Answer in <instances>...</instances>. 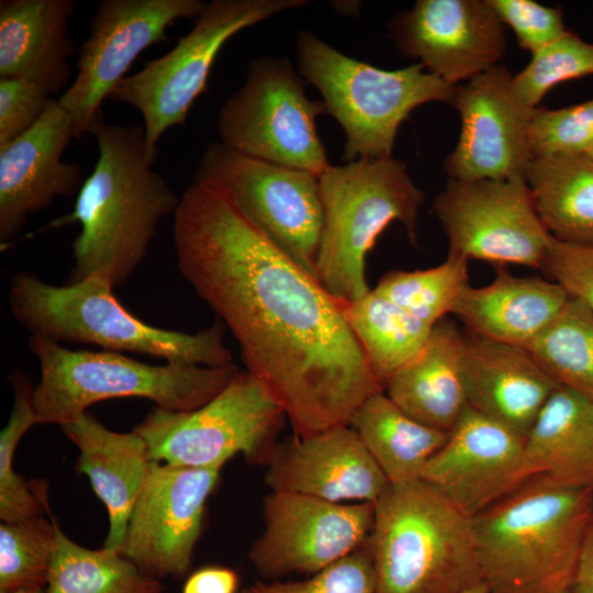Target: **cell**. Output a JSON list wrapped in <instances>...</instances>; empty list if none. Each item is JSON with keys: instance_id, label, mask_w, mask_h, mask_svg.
<instances>
[{"instance_id": "obj_4", "label": "cell", "mask_w": 593, "mask_h": 593, "mask_svg": "<svg viewBox=\"0 0 593 593\" xmlns=\"http://www.w3.org/2000/svg\"><path fill=\"white\" fill-rule=\"evenodd\" d=\"M9 309L31 336L58 344H90L166 362L234 363L224 342L226 327L217 317L193 334L152 326L127 311L113 288L99 278L55 286L32 271L20 270L10 280Z\"/></svg>"}, {"instance_id": "obj_9", "label": "cell", "mask_w": 593, "mask_h": 593, "mask_svg": "<svg viewBox=\"0 0 593 593\" xmlns=\"http://www.w3.org/2000/svg\"><path fill=\"white\" fill-rule=\"evenodd\" d=\"M305 0H212L192 29L166 54L148 60L115 87L110 99L132 105L143 118L148 159L171 127L184 124L194 101L208 88L212 66L235 34Z\"/></svg>"}, {"instance_id": "obj_37", "label": "cell", "mask_w": 593, "mask_h": 593, "mask_svg": "<svg viewBox=\"0 0 593 593\" xmlns=\"http://www.w3.org/2000/svg\"><path fill=\"white\" fill-rule=\"evenodd\" d=\"M247 593H377L369 539L360 548L302 581L258 580Z\"/></svg>"}, {"instance_id": "obj_33", "label": "cell", "mask_w": 593, "mask_h": 593, "mask_svg": "<svg viewBox=\"0 0 593 593\" xmlns=\"http://www.w3.org/2000/svg\"><path fill=\"white\" fill-rule=\"evenodd\" d=\"M13 388V405L8 423L0 433V518L15 523L43 516L47 496L40 494L23 477L13 470L16 447L24 434L38 424L34 404V387L21 370L9 376Z\"/></svg>"}, {"instance_id": "obj_47", "label": "cell", "mask_w": 593, "mask_h": 593, "mask_svg": "<svg viewBox=\"0 0 593 593\" xmlns=\"http://www.w3.org/2000/svg\"><path fill=\"white\" fill-rule=\"evenodd\" d=\"M559 593H572V592H571V590L569 589V590H564V591L559 592Z\"/></svg>"}, {"instance_id": "obj_2", "label": "cell", "mask_w": 593, "mask_h": 593, "mask_svg": "<svg viewBox=\"0 0 593 593\" xmlns=\"http://www.w3.org/2000/svg\"><path fill=\"white\" fill-rule=\"evenodd\" d=\"M89 133L98 147L93 170L72 212L52 225L79 223L81 228L66 283L99 278L114 289L145 260L159 224L174 216L180 198L148 159L143 126L109 123L100 111Z\"/></svg>"}, {"instance_id": "obj_46", "label": "cell", "mask_w": 593, "mask_h": 593, "mask_svg": "<svg viewBox=\"0 0 593 593\" xmlns=\"http://www.w3.org/2000/svg\"><path fill=\"white\" fill-rule=\"evenodd\" d=\"M586 156L593 160V146L589 149Z\"/></svg>"}, {"instance_id": "obj_44", "label": "cell", "mask_w": 593, "mask_h": 593, "mask_svg": "<svg viewBox=\"0 0 593 593\" xmlns=\"http://www.w3.org/2000/svg\"><path fill=\"white\" fill-rule=\"evenodd\" d=\"M461 593H489L485 584L482 582V583H479Z\"/></svg>"}, {"instance_id": "obj_6", "label": "cell", "mask_w": 593, "mask_h": 593, "mask_svg": "<svg viewBox=\"0 0 593 593\" xmlns=\"http://www.w3.org/2000/svg\"><path fill=\"white\" fill-rule=\"evenodd\" d=\"M29 348L41 370L34 387L38 423L60 427L89 406L118 398H142L160 409L192 411L216 396L239 371L235 363L150 365L115 351L71 350L34 336Z\"/></svg>"}, {"instance_id": "obj_17", "label": "cell", "mask_w": 593, "mask_h": 593, "mask_svg": "<svg viewBox=\"0 0 593 593\" xmlns=\"http://www.w3.org/2000/svg\"><path fill=\"white\" fill-rule=\"evenodd\" d=\"M504 65L455 87L452 105L461 119L459 139L444 168L449 179L524 176L533 160L530 130L537 108L518 96Z\"/></svg>"}, {"instance_id": "obj_16", "label": "cell", "mask_w": 593, "mask_h": 593, "mask_svg": "<svg viewBox=\"0 0 593 593\" xmlns=\"http://www.w3.org/2000/svg\"><path fill=\"white\" fill-rule=\"evenodd\" d=\"M220 472L152 461L118 551L153 578L186 574Z\"/></svg>"}, {"instance_id": "obj_45", "label": "cell", "mask_w": 593, "mask_h": 593, "mask_svg": "<svg viewBox=\"0 0 593 593\" xmlns=\"http://www.w3.org/2000/svg\"><path fill=\"white\" fill-rule=\"evenodd\" d=\"M0 593H4V592H0ZM12 593H44V591H16Z\"/></svg>"}, {"instance_id": "obj_13", "label": "cell", "mask_w": 593, "mask_h": 593, "mask_svg": "<svg viewBox=\"0 0 593 593\" xmlns=\"http://www.w3.org/2000/svg\"><path fill=\"white\" fill-rule=\"evenodd\" d=\"M448 254L504 266L541 269L551 235L524 176L449 179L433 202Z\"/></svg>"}, {"instance_id": "obj_35", "label": "cell", "mask_w": 593, "mask_h": 593, "mask_svg": "<svg viewBox=\"0 0 593 593\" xmlns=\"http://www.w3.org/2000/svg\"><path fill=\"white\" fill-rule=\"evenodd\" d=\"M57 522L44 516L0 525V592L44 591L57 545Z\"/></svg>"}, {"instance_id": "obj_28", "label": "cell", "mask_w": 593, "mask_h": 593, "mask_svg": "<svg viewBox=\"0 0 593 593\" xmlns=\"http://www.w3.org/2000/svg\"><path fill=\"white\" fill-rule=\"evenodd\" d=\"M349 426L390 483L421 479L427 462L449 434L415 421L384 391L365 400L351 416Z\"/></svg>"}, {"instance_id": "obj_23", "label": "cell", "mask_w": 593, "mask_h": 593, "mask_svg": "<svg viewBox=\"0 0 593 593\" xmlns=\"http://www.w3.org/2000/svg\"><path fill=\"white\" fill-rule=\"evenodd\" d=\"M76 5L75 0H1L0 78L34 82L52 97L64 92L78 53L69 32Z\"/></svg>"}, {"instance_id": "obj_43", "label": "cell", "mask_w": 593, "mask_h": 593, "mask_svg": "<svg viewBox=\"0 0 593 593\" xmlns=\"http://www.w3.org/2000/svg\"><path fill=\"white\" fill-rule=\"evenodd\" d=\"M570 590L572 593H593V518L583 542Z\"/></svg>"}, {"instance_id": "obj_11", "label": "cell", "mask_w": 593, "mask_h": 593, "mask_svg": "<svg viewBox=\"0 0 593 593\" xmlns=\"http://www.w3.org/2000/svg\"><path fill=\"white\" fill-rule=\"evenodd\" d=\"M326 113L288 58L257 57L217 115L219 142L244 155L321 176L329 166L316 130Z\"/></svg>"}, {"instance_id": "obj_10", "label": "cell", "mask_w": 593, "mask_h": 593, "mask_svg": "<svg viewBox=\"0 0 593 593\" xmlns=\"http://www.w3.org/2000/svg\"><path fill=\"white\" fill-rule=\"evenodd\" d=\"M286 415L267 389L238 371L211 401L192 411L154 407L135 426L152 461L190 468H223L242 454L265 465Z\"/></svg>"}, {"instance_id": "obj_1", "label": "cell", "mask_w": 593, "mask_h": 593, "mask_svg": "<svg viewBox=\"0 0 593 593\" xmlns=\"http://www.w3.org/2000/svg\"><path fill=\"white\" fill-rule=\"evenodd\" d=\"M177 266L238 344L295 436L349 425L383 391L334 298L221 192L192 182L174 214Z\"/></svg>"}, {"instance_id": "obj_41", "label": "cell", "mask_w": 593, "mask_h": 593, "mask_svg": "<svg viewBox=\"0 0 593 593\" xmlns=\"http://www.w3.org/2000/svg\"><path fill=\"white\" fill-rule=\"evenodd\" d=\"M541 270L593 313V246L563 243L551 236Z\"/></svg>"}, {"instance_id": "obj_31", "label": "cell", "mask_w": 593, "mask_h": 593, "mask_svg": "<svg viewBox=\"0 0 593 593\" xmlns=\"http://www.w3.org/2000/svg\"><path fill=\"white\" fill-rule=\"evenodd\" d=\"M161 580L142 572L118 550L88 549L57 524V545L44 593H161Z\"/></svg>"}, {"instance_id": "obj_12", "label": "cell", "mask_w": 593, "mask_h": 593, "mask_svg": "<svg viewBox=\"0 0 593 593\" xmlns=\"http://www.w3.org/2000/svg\"><path fill=\"white\" fill-rule=\"evenodd\" d=\"M193 182L224 194L253 225L316 279L324 223L318 176L244 155L217 141L205 147Z\"/></svg>"}, {"instance_id": "obj_14", "label": "cell", "mask_w": 593, "mask_h": 593, "mask_svg": "<svg viewBox=\"0 0 593 593\" xmlns=\"http://www.w3.org/2000/svg\"><path fill=\"white\" fill-rule=\"evenodd\" d=\"M202 0H102L78 48L77 75L57 99L79 139L142 52L165 42L180 19H197Z\"/></svg>"}, {"instance_id": "obj_30", "label": "cell", "mask_w": 593, "mask_h": 593, "mask_svg": "<svg viewBox=\"0 0 593 593\" xmlns=\"http://www.w3.org/2000/svg\"><path fill=\"white\" fill-rule=\"evenodd\" d=\"M342 306L382 387L422 349L433 328L373 289L354 301H342Z\"/></svg>"}, {"instance_id": "obj_18", "label": "cell", "mask_w": 593, "mask_h": 593, "mask_svg": "<svg viewBox=\"0 0 593 593\" xmlns=\"http://www.w3.org/2000/svg\"><path fill=\"white\" fill-rule=\"evenodd\" d=\"M388 26L404 57L450 86L499 65L506 51L504 24L489 0H418Z\"/></svg>"}, {"instance_id": "obj_15", "label": "cell", "mask_w": 593, "mask_h": 593, "mask_svg": "<svg viewBox=\"0 0 593 593\" xmlns=\"http://www.w3.org/2000/svg\"><path fill=\"white\" fill-rule=\"evenodd\" d=\"M264 530L251 544L250 563L264 579L315 574L366 544L373 503H335L271 491L262 503Z\"/></svg>"}, {"instance_id": "obj_40", "label": "cell", "mask_w": 593, "mask_h": 593, "mask_svg": "<svg viewBox=\"0 0 593 593\" xmlns=\"http://www.w3.org/2000/svg\"><path fill=\"white\" fill-rule=\"evenodd\" d=\"M54 98L38 85L19 78H0V148L31 130Z\"/></svg>"}, {"instance_id": "obj_39", "label": "cell", "mask_w": 593, "mask_h": 593, "mask_svg": "<svg viewBox=\"0 0 593 593\" xmlns=\"http://www.w3.org/2000/svg\"><path fill=\"white\" fill-rule=\"evenodd\" d=\"M503 24L516 35L519 46L532 54L563 36L568 30L560 8L532 0H489Z\"/></svg>"}, {"instance_id": "obj_48", "label": "cell", "mask_w": 593, "mask_h": 593, "mask_svg": "<svg viewBox=\"0 0 593 593\" xmlns=\"http://www.w3.org/2000/svg\"><path fill=\"white\" fill-rule=\"evenodd\" d=\"M243 593H247L246 590Z\"/></svg>"}, {"instance_id": "obj_19", "label": "cell", "mask_w": 593, "mask_h": 593, "mask_svg": "<svg viewBox=\"0 0 593 593\" xmlns=\"http://www.w3.org/2000/svg\"><path fill=\"white\" fill-rule=\"evenodd\" d=\"M72 138V120L54 99L31 130L0 148L2 245L20 234L31 215L48 209L57 198L79 192L85 181L81 166L61 159Z\"/></svg>"}, {"instance_id": "obj_34", "label": "cell", "mask_w": 593, "mask_h": 593, "mask_svg": "<svg viewBox=\"0 0 593 593\" xmlns=\"http://www.w3.org/2000/svg\"><path fill=\"white\" fill-rule=\"evenodd\" d=\"M468 261L448 254L444 262L428 269L391 270L373 290L434 326L452 313L458 298L469 286Z\"/></svg>"}, {"instance_id": "obj_5", "label": "cell", "mask_w": 593, "mask_h": 593, "mask_svg": "<svg viewBox=\"0 0 593 593\" xmlns=\"http://www.w3.org/2000/svg\"><path fill=\"white\" fill-rule=\"evenodd\" d=\"M373 506L377 593H461L482 583L473 517L434 485L390 483Z\"/></svg>"}, {"instance_id": "obj_7", "label": "cell", "mask_w": 593, "mask_h": 593, "mask_svg": "<svg viewBox=\"0 0 593 593\" xmlns=\"http://www.w3.org/2000/svg\"><path fill=\"white\" fill-rule=\"evenodd\" d=\"M318 179L324 223L316 279L334 298L350 302L370 290L367 256L389 224L400 222L417 244L424 194L393 157L331 165Z\"/></svg>"}, {"instance_id": "obj_27", "label": "cell", "mask_w": 593, "mask_h": 593, "mask_svg": "<svg viewBox=\"0 0 593 593\" xmlns=\"http://www.w3.org/2000/svg\"><path fill=\"white\" fill-rule=\"evenodd\" d=\"M542 477L593 488V400L558 385L525 436L517 485Z\"/></svg>"}, {"instance_id": "obj_38", "label": "cell", "mask_w": 593, "mask_h": 593, "mask_svg": "<svg viewBox=\"0 0 593 593\" xmlns=\"http://www.w3.org/2000/svg\"><path fill=\"white\" fill-rule=\"evenodd\" d=\"M533 157L586 155L593 146V99L557 110H536Z\"/></svg>"}, {"instance_id": "obj_36", "label": "cell", "mask_w": 593, "mask_h": 593, "mask_svg": "<svg viewBox=\"0 0 593 593\" xmlns=\"http://www.w3.org/2000/svg\"><path fill=\"white\" fill-rule=\"evenodd\" d=\"M593 75V44L571 31L533 54L530 63L514 75V87L529 107L537 104L547 92L566 80Z\"/></svg>"}, {"instance_id": "obj_32", "label": "cell", "mask_w": 593, "mask_h": 593, "mask_svg": "<svg viewBox=\"0 0 593 593\" xmlns=\"http://www.w3.org/2000/svg\"><path fill=\"white\" fill-rule=\"evenodd\" d=\"M560 387L593 400V313L570 298L525 347Z\"/></svg>"}, {"instance_id": "obj_29", "label": "cell", "mask_w": 593, "mask_h": 593, "mask_svg": "<svg viewBox=\"0 0 593 593\" xmlns=\"http://www.w3.org/2000/svg\"><path fill=\"white\" fill-rule=\"evenodd\" d=\"M524 178L548 233L593 246V160L586 155L533 158Z\"/></svg>"}, {"instance_id": "obj_25", "label": "cell", "mask_w": 593, "mask_h": 593, "mask_svg": "<svg viewBox=\"0 0 593 593\" xmlns=\"http://www.w3.org/2000/svg\"><path fill=\"white\" fill-rule=\"evenodd\" d=\"M569 295L551 279L518 277L495 266L491 283L468 286L452 313L467 331L493 340L525 347L561 311Z\"/></svg>"}, {"instance_id": "obj_22", "label": "cell", "mask_w": 593, "mask_h": 593, "mask_svg": "<svg viewBox=\"0 0 593 593\" xmlns=\"http://www.w3.org/2000/svg\"><path fill=\"white\" fill-rule=\"evenodd\" d=\"M468 406L526 436L558 384L524 347L463 333Z\"/></svg>"}, {"instance_id": "obj_21", "label": "cell", "mask_w": 593, "mask_h": 593, "mask_svg": "<svg viewBox=\"0 0 593 593\" xmlns=\"http://www.w3.org/2000/svg\"><path fill=\"white\" fill-rule=\"evenodd\" d=\"M525 437L467 406L421 479L474 517L517 486Z\"/></svg>"}, {"instance_id": "obj_26", "label": "cell", "mask_w": 593, "mask_h": 593, "mask_svg": "<svg viewBox=\"0 0 593 593\" xmlns=\"http://www.w3.org/2000/svg\"><path fill=\"white\" fill-rule=\"evenodd\" d=\"M462 345L463 333L443 318L422 349L387 380L384 393L415 421L451 432L468 406Z\"/></svg>"}, {"instance_id": "obj_20", "label": "cell", "mask_w": 593, "mask_h": 593, "mask_svg": "<svg viewBox=\"0 0 593 593\" xmlns=\"http://www.w3.org/2000/svg\"><path fill=\"white\" fill-rule=\"evenodd\" d=\"M271 491L374 503L389 480L349 425L276 444L265 463Z\"/></svg>"}, {"instance_id": "obj_42", "label": "cell", "mask_w": 593, "mask_h": 593, "mask_svg": "<svg viewBox=\"0 0 593 593\" xmlns=\"http://www.w3.org/2000/svg\"><path fill=\"white\" fill-rule=\"evenodd\" d=\"M238 581V574L233 569L204 567L188 577L182 593H236Z\"/></svg>"}, {"instance_id": "obj_8", "label": "cell", "mask_w": 593, "mask_h": 593, "mask_svg": "<svg viewBox=\"0 0 593 593\" xmlns=\"http://www.w3.org/2000/svg\"><path fill=\"white\" fill-rule=\"evenodd\" d=\"M298 71L345 133L343 160L392 157L398 131L417 107L452 103L455 87L415 63L385 70L347 56L310 31L295 40Z\"/></svg>"}, {"instance_id": "obj_24", "label": "cell", "mask_w": 593, "mask_h": 593, "mask_svg": "<svg viewBox=\"0 0 593 593\" xmlns=\"http://www.w3.org/2000/svg\"><path fill=\"white\" fill-rule=\"evenodd\" d=\"M61 428L78 447L77 471L88 477L108 511L103 547L118 550L152 463L147 444L136 430L113 432L89 412Z\"/></svg>"}, {"instance_id": "obj_3", "label": "cell", "mask_w": 593, "mask_h": 593, "mask_svg": "<svg viewBox=\"0 0 593 593\" xmlns=\"http://www.w3.org/2000/svg\"><path fill=\"white\" fill-rule=\"evenodd\" d=\"M593 518V488L528 479L473 517L489 593H559L573 582Z\"/></svg>"}]
</instances>
